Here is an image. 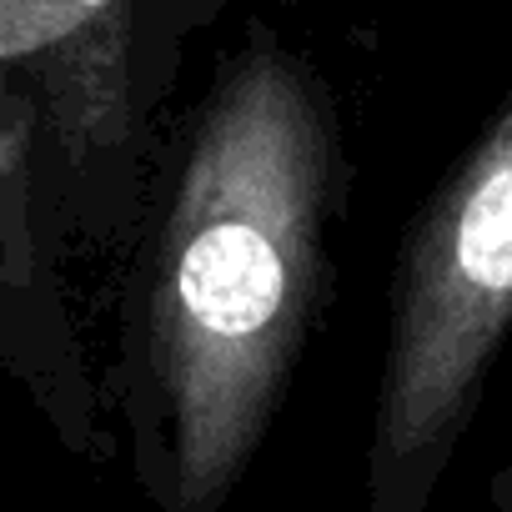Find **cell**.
Returning <instances> with one entry per match:
<instances>
[{
    "label": "cell",
    "instance_id": "6da1fadb",
    "mask_svg": "<svg viewBox=\"0 0 512 512\" xmlns=\"http://www.w3.org/2000/svg\"><path fill=\"white\" fill-rule=\"evenodd\" d=\"M327 116L277 51L241 56L201 111L151 287L176 512H216L262 442L322 282Z\"/></svg>",
    "mask_w": 512,
    "mask_h": 512
},
{
    "label": "cell",
    "instance_id": "7a4b0ae2",
    "mask_svg": "<svg viewBox=\"0 0 512 512\" xmlns=\"http://www.w3.org/2000/svg\"><path fill=\"white\" fill-rule=\"evenodd\" d=\"M512 327V106L422 211L377 392L372 497L412 512Z\"/></svg>",
    "mask_w": 512,
    "mask_h": 512
},
{
    "label": "cell",
    "instance_id": "3957f363",
    "mask_svg": "<svg viewBox=\"0 0 512 512\" xmlns=\"http://www.w3.org/2000/svg\"><path fill=\"white\" fill-rule=\"evenodd\" d=\"M131 0H0V241L31 256V141L91 156L126 131Z\"/></svg>",
    "mask_w": 512,
    "mask_h": 512
}]
</instances>
